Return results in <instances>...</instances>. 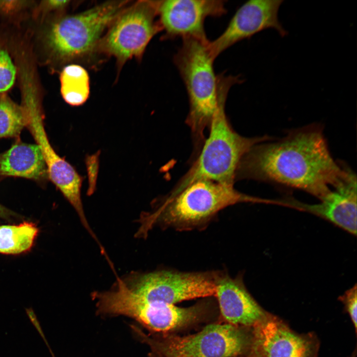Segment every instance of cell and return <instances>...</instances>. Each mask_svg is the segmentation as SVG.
<instances>
[{
	"label": "cell",
	"mask_w": 357,
	"mask_h": 357,
	"mask_svg": "<svg viewBox=\"0 0 357 357\" xmlns=\"http://www.w3.org/2000/svg\"><path fill=\"white\" fill-rule=\"evenodd\" d=\"M60 92L64 100L72 106H79L90 94L89 77L86 70L75 64L63 68L60 75Z\"/></svg>",
	"instance_id": "e0dca14e"
},
{
	"label": "cell",
	"mask_w": 357,
	"mask_h": 357,
	"mask_svg": "<svg viewBox=\"0 0 357 357\" xmlns=\"http://www.w3.org/2000/svg\"><path fill=\"white\" fill-rule=\"evenodd\" d=\"M357 286L355 284L354 287L347 291L343 295L339 298L344 304L345 309L349 315L356 332L357 328Z\"/></svg>",
	"instance_id": "44dd1931"
},
{
	"label": "cell",
	"mask_w": 357,
	"mask_h": 357,
	"mask_svg": "<svg viewBox=\"0 0 357 357\" xmlns=\"http://www.w3.org/2000/svg\"><path fill=\"white\" fill-rule=\"evenodd\" d=\"M251 336V330L212 324L194 334L167 337L155 347L164 357H238L248 355Z\"/></svg>",
	"instance_id": "ba28073f"
},
{
	"label": "cell",
	"mask_w": 357,
	"mask_h": 357,
	"mask_svg": "<svg viewBox=\"0 0 357 357\" xmlns=\"http://www.w3.org/2000/svg\"><path fill=\"white\" fill-rule=\"evenodd\" d=\"M47 175L42 152L36 144L17 142L0 154V176L39 179Z\"/></svg>",
	"instance_id": "2e32d148"
},
{
	"label": "cell",
	"mask_w": 357,
	"mask_h": 357,
	"mask_svg": "<svg viewBox=\"0 0 357 357\" xmlns=\"http://www.w3.org/2000/svg\"><path fill=\"white\" fill-rule=\"evenodd\" d=\"M283 0H250L236 11L224 32L210 41L208 49L215 59L230 47L268 29L276 30L282 37L287 35L278 17Z\"/></svg>",
	"instance_id": "7c38bea8"
},
{
	"label": "cell",
	"mask_w": 357,
	"mask_h": 357,
	"mask_svg": "<svg viewBox=\"0 0 357 357\" xmlns=\"http://www.w3.org/2000/svg\"><path fill=\"white\" fill-rule=\"evenodd\" d=\"M209 42L183 38L174 58L188 94L189 109L185 123L191 133L194 157L201 149L204 131L209 129L218 105V76L214 69L215 59L208 49Z\"/></svg>",
	"instance_id": "277c9868"
},
{
	"label": "cell",
	"mask_w": 357,
	"mask_h": 357,
	"mask_svg": "<svg viewBox=\"0 0 357 357\" xmlns=\"http://www.w3.org/2000/svg\"><path fill=\"white\" fill-rule=\"evenodd\" d=\"M234 81L229 77L218 80V105L209 135L188 171L168 193L174 195L193 182L208 179L234 185L236 173L243 156L254 145L273 140L264 135L247 137L232 127L225 113V103Z\"/></svg>",
	"instance_id": "3957f363"
},
{
	"label": "cell",
	"mask_w": 357,
	"mask_h": 357,
	"mask_svg": "<svg viewBox=\"0 0 357 357\" xmlns=\"http://www.w3.org/2000/svg\"><path fill=\"white\" fill-rule=\"evenodd\" d=\"M354 357V356H352V357Z\"/></svg>",
	"instance_id": "cb8c5ba5"
},
{
	"label": "cell",
	"mask_w": 357,
	"mask_h": 357,
	"mask_svg": "<svg viewBox=\"0 0 357 357\" xmlns=\"http://www.w3.org/2000/svg\"><path fill=\"white\" fill-rule=\"evenodd\" d=\"M357 187L356 175L353 173L323 197L319 203L305 204L290 197L279 199V203L315 214L356 235Z\"/></svg>",
	"instance_id": "5bb4252c"
},
{
	"label": "cell",
	"mask_w": 357,
	"mask_h": 357,
	"mask_svg": "<svg viewBox=\"0 0 357 357\" xmlns=\"http://www.w3.org/2000/svg\"><path fill=\"white\" fill-rule=\"evenodd\" d=\"M9 215V211L0 204V217H7Z\"/></svg>",
	"instance_id": "603a6c76"
},
{
	"label": "cell",
	"mask_w": 357,
	"mask_h": 357,
	"mask_svg": "<svg viewBox=\"0 0 357 357\" xmlns=\"http://www.w3.org/2000/svg\"><path fill=\"white\" fill-rule=\"evenodd\" d=\"M353 173L334 160L322 127L312 124L291 130L277 141L254 145L239 162L235 181L269 182L303 190L321 200Z\"/></svg>",
	"instance_id": "6da1fadb"
},
{
	"label": "cell",
	"mask_w": 357,
	"mask_h": 357,
	"mask_svg": "<svg viewBox=\"0 0 357 357\" xmlns=\"http://www.w3.org/2000/svg\"><path fill=\"white\" fill-rule=\"evenodd\" d=\"M251 328L247 357H317L318 343L313 334H298L266 312Z\"/></svg>",
	"instance_id": "30bf717a"
},
{
	"label": "cell",
	"mask_w": 357,
	"mask_h": 357,
	"mask_svg": "<svg viewBox=\"0 0 357 357\" xmlns=\"http://www.w3.org/2000/svg\"><path fill=\"white\" fill-rule=\"evenodd\" d=\"M25 99L24 107L28 116L27 127L42 152L47 175L72 206L79 217L82 218L85 215L81 198L82 178L74 167L61 158L51 146L36 100L31 97Z\"/></svg>",
	"instance_id": "4fadbf2b"
},
{
	"label": "cell",
	"mask_w": 357,
	"mask_h": 357,
	"mask_svg": "<svg viewBox=\"0 0 357 357\" xmlns=\"http://www.w3.org/2000/svg\"><path fill=\"white\" fill-rule=\"evenodd\" d=\"M28 123L24 107H21L7 98H0V138L16 137Z\"/></svg>",
	"instance_id": "d6986e66"
},
{
	"label": "cell",
	"mask_w": 357,
	"mask_h": 357,
	"mask_svg": "<svg viewBox=\"0 0 357 357\" xmlns=\"http://www.w3.org/2000/svg\"><path fill=\"white\" fill-rule=\"evenodd\" d=\"M219 271L165 269L134 272L119 278L126 288L142 301L175 304L199 298L216 297Z\"/></svg>",
	"instance_id": "8992f818"
},
{
	"label": "cell",
	"mask_w": 357,
	"mask_h": 357,
	"mask_svg": "<svg viewBox=\"0 0 357 357\" xmlns=\"http://www.w3.org/2000/svg\"><path fill=\"white\" fill-rule=\"evenodd\" d=\"M217 287L216 298L228 324L250 328L266 313L248 292L241 274L233 277L220 270Z\"/></svg>",
	"instance_id": "9a60e30c"
},
{
	"label": "cell",
	"mask_w": 357,
	"mask_h": 357,
	"mask_svg": "<svg viewBox=\"0 0 357 357\" xmlns=\"http://www.w3.org/2000/svg\"><path fill=\"white\" fill-rule=\"evenodd\" d=\"M129 1L114 0L60 18L47 32L45 41L52 56L60 61L81 58L97 48L105 30Z\"/></svg>",
	"instance_id": "5b68a950"
},
{
	"label": "cell",
	"mask_w": 357,
	"mask_h": 357,
	"mask_svg": "<svg viewBox=\"0 0 357 357\" xmlns=\"http://www.w3.org/2000/svg\"><path fill=\"white\" fill-rule=\"evenodd\" d=\"M46 7L51 9H57L63 8L69 2L68 0H49L46 1Z\"/></svg>",
	"instance_id": "7402d4cb"
},
{
	"label": "cell",
	"mask_w": 357,
	"mask_h": 357,
	"mask_svg": "<svg viewBox=\"0 0 357 357\" xmlns=\"http://www.w3.org/2000/svg\"><path fill=\"white\" fill-rule=\"evenodd\" d=\"M16 69L7 52L0 49V93L4 92L13 85Z\"/></svg>",
	"instance_id": "ffe728a7"
},
{
	"label": "cell",
	"mask_w": 357,
	"mask_h": 357,
	"mask_svg": "<svg viewBox=\"0 0 357 357\" xmlns=\"http://www.w3.org/2000/svg\"><path fill=\"white\" fill-rule=\"evenodd\" d=\"M38 233L31 222L0 226V253L18 254L30 250Z\"/></svg>",
	"instance_id": "ac0fdd59"
},
{
	"label": "cell",
	"mask_w": 357,
	"mask_h": 357,
	"mask_svg": "<svg viewBox=\"0 0 357 357\" xmlns=\"http://www.w3.org/2000/svg\"><path fill=\"white\" fill-rule=\"evenodd\" d=\"M107 308L109 314L133 318L147 328L161 332L175 331L193 323L201 311L198 305L180 307L175 304L142 301L122 284L110 294Z\"/></svg>",
	"instance_id": "9c48e42d"
},
{
	"label": "cell",
	"mask_w": 357,
	"mask_h": 357,
	"mask_svg": "<svg viewBox=\"0 0 357 357\" xmlns=\"http://www.w3.org/2000/svg\"><path fill=\"white\" fill-rule=\"evenodd\" d=\"M226 12L225 1L221 0H159L158 7L164 39L191 37L208 42L204 26L205 19Z\"/></svg>",
	"instance_id": "8fae6325"
},
{
	"label": "cell",
	"mask_w": 357,
	"mask_h": 357,
	"mask_svg": "<svg viewBox=\"0 0 357 357\" xmlns=\"http://www.w3.org/2000/svg\"><path fill=\"white\" fill-rule=\"evenodd\" d=\"M159 0H140L126 7L114 20L98 47L120 64L142 57L152 38L162 31Z\"/></svg>",
	"instance_id": "52a82bcc"
},
{
	"label": "cell",
	"mask_w": 357,
	"mask_h": 357,
	"mask_svg": "<svg viewBox=\"0 0 357 357\" xmlns=\"http://www.w3.org/2000/svg\"><path fill=\"white\" fill-rule=\"evenodd\" d=\"M260 202L262 198L243 193L234 185L198 180L176 194H167L156 201L151 211L141 215L140 227L136 235L146 238L155 226L181 232L202 230L227 207Z\"/></svg>",
	"instance_id": "7a4b0ae2"
}]
</instances>
